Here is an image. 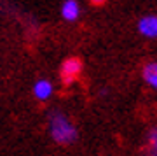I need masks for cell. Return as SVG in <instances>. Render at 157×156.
Returning <instances> with one entry per match:
<instances>
[{"label":"cell","mask_w":157,"mask_h":156,"mask_svg":"<svg viewBox=\"0 0 157 156\" xmlns=\"http://www.w3.org/2000/svg\"><path fill=\"white\" fill-rule=\"evenodd\" d=\"M91 2H93V4H94V6H101V4H105V2H107V0H91Z\"/></svg>","instance_id":"ba28073f"},{"label":"cell","mask_w":157,"mask_h":156,"mask_svg":"<svg viewBox=\"0 0 157 156\" xmlns=\"http://www.w3.org/2000/svg\"><path fill=\"white\" fill-rule=\"evenodd\" d=\"M145 156H157V128H152L147 137Z\"/></svg>","instance_id":"52a82bcc"},{"label":"cell","mask_w":157,"mask_h":156,"mask_svg":"<svg viewBox=\"0 0 157 156\" xmlns=\"http://www.w3.org/2000/svg\"><path fill=\"white\" fill-rule=\"evenodd\" d=\"M54 93V86L47 79H37L33 84V96L39 102H47Z\"/></svg>","instance_id":"277c9868"},{"label":"cell","mask_w":157,"mask_h":156,"mask_svg":"<svg viewBox=\"0 0 157 156\" xmlns=\"http://www.w3.org/2000/svg\"><path fill=\"white\" fill-rule=\"evenodd\" d=\"M61 16L65 21H77L80 16V6L77 0H65L61 6Z\"/></svg>","instance_id":"5b68a950"},{"label":"cell","mask_w":157,"mask_h":156,"mask_svg":"<svg viewBox=\"0 0 157 156\" xmlns=\"http://www.w3.org/2000/svg\"><path fill=\"white\" fill-rule=\"evenodd\" d=\"M138 32L147 39H157V16L147 14L138 21Z\"/></svg>","instance_id":"3957f363"},{"label":"cell","mask_w":157,"mask_h":156,"mask_svg":"<svg viewBox=\"0 0 157 156\" xmlns=\"http://www.w3.org/2000/svg\"><path fill=\"white\" fill-rule=\"evenodd\" d=\"M141 77L145 81L152 89H155L157 91V61H150V63H147L143 70H141Z\"/></svg>","instance_id":"8992f818"},{"label":"cell","mask_w":157,"mask_h":156,"mask_svg":"<svg viewBox=\"0 0 157 156\" xmlns=\"http://www.w3.org/2000/svg\"><path fill=\"white\" fill-rule=\"evenodd\" d=\"M82 72V61L72 56V58H67V60L61 63V68H59V76H61L63 84H72L77 81V77Z\"/></svg>","instance_id":"7a4b0ae2"},{"label":"cell","mask_w":157,"mask_h":156,"mask_svg":"<svg viewBox=\"0 0 157 156\" xmlns=\"http://www.w3.org/2000/svg\"><path fill=\"white\" fill-rule=\"evenodd\" d=\"M47 130L51 139L59 146H70L77 140L78 133L72 119L61 111H52L47 116Z\"/></svg>","instance_id":"6da1fadb"}]
</instances>
